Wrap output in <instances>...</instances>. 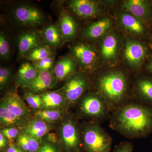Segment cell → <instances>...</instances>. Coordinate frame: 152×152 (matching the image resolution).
<instances>
[{"label":"cell","instance_id":"6da1fadb","mask_svg":"<svg viewBox=\"0 0 152 152\" xmlns=\"http://www.w3.org/2000/svg\"><path fill=\"white\" fill-rule=\"evenodd\" d=\"M110 126L128 138L147 137L152 132V106L126 102L113 112Z\"/></svg>","mask_w":152,"mask_h":152},{"label":"cell","instance_id":"7a4b0ae2","mask_svg":"<svg viewBox=\"0 0 152 152\" xmlns=\"http://www.w3.org/2000/svg\"><path fill=\"white\" fill-rule=\"evenodd\" d=\"M97 86L110 111L113 112L126 102L128 81L122 72L113 71L103 74L98 79Z\"/></svg>","mask_w":152,"mask_h":152},{"label":"cell","instance_id":"3957f363","mask_svg":"<svg viewBox=\"0 0 152 152\" xmlns=\"http://www.w3.org/2000/svg\"><path fill=\"white\" fill-rule=\"evenodd\" d=\"M85 152H110L112 140L108 133L97 124L85 125L81 130Z\"/></svg>","mask_w":152,"mask_h":152},{"label":"cell","instance_id":"277c9868","mask_svg":"<svg viewBox=\"0 0 152 152\" xmlns=\"http://www.w3.org/2000/svg\"><path fill=\"white\" fill-rule=\"evenodd\" d=\"M58 138L62 152L83 151L81 131L75 120L72 118H68L62 123Z\"/></svg>","mask_w":152,"mask_h":152},{"label":"cell","instance_id":"5b68a950","mask_svg":"<svg viewBox=\"0 0 152 152\" xmlns=\"http://www.w3.org/2000/svg\"><path fill=\"white\" fill-rule=\"evenodd\" d=\"M82 115L96 119H104L110 112L105 100L100 94H91L83 96L79 104Z\"/></svg>","mask_w":152,"mask_h":152},{"label":"cell","instance_id":"8992f818","mask_svg":"<svg viewBox=\"0 0 152 152\" xmlns=\"http://www.w3.org/2000/svg\"><path fill=\"white\" fill-rule=\"evenodd\" d=\"M88 87V83L85 76L74 74L68 78L62 94L68 103L74 104L82 99Z\"/></svg>","mask_w":152,"mask_h":152},{"label":"cell","instance_id":"52a82bcc","mask_svg":"<svg viewBox=\"0 0 152 152\" xmlns=\"http://www.w3.org/2000/svg\"><path fill=\"white\" fill-rule=\"evenodd\" d=\"M124 55L128 64L133 68L139 67L148 56L146 47L139 41L129 40L126 42Z\"/></svg>","mask_w":152,"mask_h":152},{"label":"cell","instance_id":"ba28073f","mask_svg":"<svg viewBox=\"0 0 152 152\" xmlns=\"http://www.w3.org/2000/svg\"><path fill=\"white\" fill-rule=\"evenodd\" d=\"M124 10L141 20L147 21L152 18V2L144 0H127L123 2Z\"/></svg>","mask_w":152,"mask_h":152},{"label":"cell","instance_id":"9c48e42d","mask_svg":"<svg viewBox=\"0 0 152 152\" xmlns=\"http://www.w3.org/2000/svg\"><path fill=\"white\" fill-rule=\"evenodd\" d=\"M14 16L20 24L27 26L41 24L44 20L40 11L35 7L28 5L18 7L14 11Z\"/></svg>","mask_w":152,"mask_h":152},{"label":"cell","instance_id":"30bf717a","mask_svg":"<svg viewBox=\"0 0 152 152\" xmlns=\"http://www.w3.org/2000/svg\"><path fill=\"white\" fill-rule=\"evenodd\" d=\"M9 111L25 121L28 118L30 112L27 106L15 92L7 93L2 100Z\"/></svg>","mask_w":152,"mask_h":152},{"label":"cell","instance_id":"8fae6325","mask_svg":"<svg viewBox=\"0 0 152 152\" xmlns=\"http://www.w3.org/2000/svg\"><path fill=\"white\" fill-rule=\"evenodd\" d=\"M70 7L76 15L82 18H94L101 12L96 3L89 0H73L70 2Z\"/></svg>","mask_w":152,"mask_h":152},{"label":"cell","instance_id":"7c38bea8","mask_svg":"<svg viewBox=\"0 0 152 152\" xmlns=\"http://www.w3.org/2000/svg\"><path fill=\"white\" fill-rule=\"evenodd\" d=\"M51 126L37 118L29 120L20 129L21 133L36 138L42 139L49 133Z\"/></svg>","mask_w":152,"mask_h":152},{"label":"cell","instance_id":"4fadbf2b","mask_svg":"<svg viewBox=\"0 0 152 152\" xmlns=\"http://www.w3.org/2000/svg\"><path fill=\"white\" fill-rule=\"evenodd\" d=\"M53 80L50 71H40L35 78L25 88L28 92L37 94L51 88Z\"/></svg>","mask_w":152,"mask_h":152},{"label":"cell","instance_id":"5bb4252c","mask_svg":"<svg viewBox=\"0 0 152 152\" xmlns=\"http://www.w3.org/2000/svg\"><path fill=\"white\" fill-rule=\"evenodd\" d=\"M72 53L77 61L86 67L91 68L96 61L94 50L87 44H77L73 48Z\"/></svg>","mask_w":152,"mask_h":152},{"label":"cell","instance_id":"9a60e30c","mask_svg":"<svg viewBox=\"0 0 152 152\" xmlns=\"http://www.w3.org/2000/svg\"><path fill=\"white\" fill-rule=\"evenodd\" d=\"M120 20L123 27L134 34L143 36L146 33V27L143 22L129 13L121 14Z\"/></svg>","mask_w":152,"mask_h":152},{"label":"cell","instance_id":"2e32d148","mask_svg":"<svg viewBox=\"0 0 152 152\" xmlns=\"http://www.w3.org/2000/svg\"><path fill=\"white\" fill-rule=\"evenodd\" d=\"M40 44V39L37 33L28 32L23 34L19 37L18 41L19 56H23L28 52L39 47Z\"/></svg>","mask_w":152,"mask_h":152},{"label":"cell","instance_id":"e0dca14e","mask_svg":"<svg viewBox=\"0 0 152 152\" xmlns=\"http://www.w3.org/2000/svg\"><path fill=\"white\" fill-rule=\"evenodd\" d=\"M136 95L141 102L152 106V78L142 77L135 85Z\"/></svg>","mask_w":152,"mask_h":152},{"label":"cell","instance_id":"ac0fdd59","mask_svg":"<svg viewBox=\"0 0 152 152\" xmlns=\"http://www.w3.org/2000/svg\"><path fill=\"white\" fill-rule=\"evenodd\" d=\"M111 19L105 18L93 23L84 32L85 37L90 40L96 39L104 35L111 26Z\"/></svg>","mask_w":152,"mask_h":152},{"label":"cell","instance_id":"d6986e66","mask_svg":"<svg viewBox=\"0 0 152 152\" xmlns=\"http://www.w3.org/2000/svg\"><path fill=\"white\" fill-rule=\"evenodd\" d=\"M75 61L69 56L62 58L55 66L54 72L57 80H63L74 75L75 70Z\"/></svg>","mask_w":152,"mask_h":152},{"label":"cell","instance_id":"ffe728a7","mask_svg":"<svg viewBox=\"0 0 152 152\" xmlns=\"http://www.w3.org/2000/svg\"><path fill=\"white\" fill-rule=\"evenodd\" d=\"M118 47V40L114 34L108 35L104 38L101 44V55L107 61L114 59L116 57Z\"/></svg>","mask_w":152,"mask_h":152},{"label":"cell","instance_id":"44dd1931","mask_svg":"<svg viewBox=\"0 0 152 152\" xmlns=\"http://www.w3.org/2000/svg\"><path fill=\"white\" fill-rule=\"evenodd\" d=\"M38 73L34 65L29 63H23L18 71L17 83L20 86L25 88L35 78Z\"/></svg>","mask_w":152,"mask_h":152},{"label":"cell","instance_id":"7402d4cb","mask_svg":"<svg viewBox=\"0 0 152 152\" xmlns=\"http://www.w3.org/2000/svg\"><path fill=\"white\" fill-rule=\"evenodd\" d=\"M60 32L64 40L67 41L75 36L77 25L74 19L67 14H63L60 21Z\"/></svg>","mask_w":152,"mask_h":152},{"label":"cell","instance_id":"603a6c76","mask_svg":"<svg viewBox=\"0 0 152 152\" xmlns=\"http://www.w3.org/2000/svg\"><path fill=\"white\" fill-rule=\"evenodd\" d=\"M9 111L4 102L0 104V122L7 127H14L20 129L27 122Z\"/></svg>","mask_w":152,"mask_h":152},{"label":"cell","instance_id":"cb8c5ba5","mask_svg":"<svg viewBox=\"0 0 152 152\" xmlns=\"http://www.w3.org/2000/svg\"><path fill=\"white\" fill-rule=\"evenodd\" d=\"M15 142L23 152H37L42 145V139L20 133Z\"/></svg>","mask_w":152,"mask_h":152},{"label":"cell","instance_id":"d4e9b609","mask_svg":"<svg viewBox=\"0 0 152 152\" xmlns=\"http://www.w3.org/2000/svg\"><path fill=\"white\" fill-rule=\"evenodd\" d=\"M40 96L43 103L44 109H60L65 102L63 95L57 92H48Z\"/></svg>","mask_w":152,"mask_h":152},{"label":"cell","instance_id":"484cf974","mask_svg":"<svg viewBox=\"0 0 152 152\" xmlns=\"http://www.w3.org/2000/svg\"><path fill=\"white\" fill-rule=\"evenodd\" d=\"M64 113L60 109H45L38 110L34 113L36 118L48 123L58 121L63 117Z\"/></svg>","mask_w":152,"mask_h":152},{"label":"cell","instance_id":"4316f807","mask_svg":"<svg viewBox=\"0 0 152 152\" xmlns=\"http://www.w3.org/2000/svg\"><path fill=\"white\" fill-rule=\"evenodd\" d=\"M46 42L52 46H58L61 43V37L59 30L54 26H50L45 28L44 32Z\"/></svg>","mask_w":152,"mask_h":152},{"label":"cell","instance_id":"83f0119b","mask_svg":"<svg viewBox=\"0 0 152 152\" xmlns=\"http://www.w3.org/2000/svg\"><path fill=\"white\" fill-rule=\"evenodd\" d=\"M52 52L50 49L45 47L39 46L32 50L28 55V60L33 61H39L48 57L51 56Z\"/></svg>","mask_w":152,"mask_h":152},{"label":"cell","instance_id":"f1b7e54d","mask_svg":"<svg viewBox=\"0 0 152 152\" xmlns=\"http://www.w3.org/2000/svg\"><path fill=\"white\" fill-rule=\"evenodd\" d=\"M24 98L32 108L37 110L44 109L43 103L40 95L28 92L26 91Z\"/></svg>","mask_w":152,"mask_h":152},{"label":"cell","instance_id":"f546056e","mask_svg":"<svg viewBox=\"0 0 152 152\" xmlns=\"http://www.w3.org/2000/svg\"><path fill=\"white\" fill-rule=\"evenodd\" d=\"M1 133L7 140L9 144L11 145L15 143V141L17 140L21 132L19 128L14 127H6L1 130Z\"/></svg>","mask_w":152,"mask_h":152},{"label":"cell","instance_id":"4dcf8cb0","mask_svg":"<svg viewBox=\"0 0 152 152\" xmlns=\"http://www.w3.org/2000/svg\"><path fill=\"white\" fill-rule=\"evenodd\" d=\"M37 152H62L58 143L52 142L44 137L42 145Z\"/></svg>","mask_w":152,"mask_h":152},{"label":"cell","instance_id":"1f68e13d","mask_svg":"<svg viewBox=\"0 0 152 152\" xmlns=\"http://www.w3.org/2000/svg\"><path fill=\"white\" fill-rule=\"evenodd\" d=\"M10 53V45L5 36L1 33L0 34V56L1 58L8 60Z\"/></svg>","mask_w":152,"mask_h":152},{"label":"cell","instance_id":"d6a6232c","mask_svg":"<svg viewBox=\"0 0 152 152\" xmlns=\"http://www.w3.org/2000/svg\"><path fill=\"white\" fill-rule=\"evenodd\" d=\"M11 76L10 69L1 67L0 68V89L1 91L4 89L9 83Z\"/></svg>","mask_w":152,"mask_h":152},{"label":"cell","instance_id":"836d02e7","mask_svg":"<svg viewBox=\"0 0 152 152\" xmlns=\"http://www.w3.org/2000/svg\"><path fill=\"white\" fill-rule=\"evenodd\" d=\"M53 58L49 57L36 63L35 66L39 72L49 71L53 64Z\"/></svg>","mask_w":152,"mask_h":152},{"label":"cell","instance_id":"e575fe53","mask_svg":"<svg viewBox=\"0 0 152 152\" xmlns=\"http://www.w3.org/2000/svg\"><path fill=\"white\" fill-rule=\"evenodd\" d=\"M134 148V145L132 142H122L115 147L113 152H133Z\"/></svg>","mask_w":152,"mask_h":152},{"label":"cell","instance_id":"d590c367","mask_svg":"<svg viewBox=\"0 0 152 152\" xmlns=\"http://www.w3.org/2000/svg\"><path fill=\"white\" fill-rule=\"evenodd\" d=\"M9 142L4 137L2 134L0 132V150L2 152H4L9 146Z\"/></svg>","mask_w":152,"mask_h":152},{"label":"cell","instance_id":"8d00e7d4","mask_svg":"<svg viewBox=\"0 0 152 152\" xmlns=\"http://www.w3.org/2000/svg\"><path fill=\"white\" fill-rule=\"evenodd\" d=\"M4 152H23L16 142L9 145L7 148Z\"/></svg>","mask_w":152,"mask_h":152},{"label":"cell","instance_id":"74e56055","mask_svg":"<svg viewBox=\"0 0 152 152\" xmlns=\"http://www.w3.org/2000/svg\"><path fill=\"white\" fill-rule=\"evenodd\" d=\"M45 138L49 141L52 142L58 143V137H56V134L54 133H48Z\"/></svg>","mask_w":152,"mask_h":152},{"label":"cell","instance_id":"f35d334b","mask_svg":"<svg viewBox=\"0 0 152 152\" xmlns=\"http://www.w3.org/2000/svg\"><path fill=\"white\" fill-rule=\"evenodd\" d=\"M147 69L148 70L152 73V59L149 62L147 66Z\"/></svg>","mask_w":152,"mask_h":152},{"label":"cell","instance_id":"ab89813d","mask_svg":"<svg viewBox=\"0 0 152 152\" xmlns=\"http://www.w3.org/2000/svg\"><path fill=\"white\" fill-rule=\"evenodd\" d=\"M151 42H152V37H151Z\"/></svg>","mask_w":152,"mask_h":152}]
</instances>
